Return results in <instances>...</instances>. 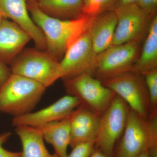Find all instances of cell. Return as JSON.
<instances>
[{
  "mask_svg": "<svg viewBox=\"0 0 157 157\" xmlns=\"http://www.w3.org/2000/svg\"><path fill=\"white\" fill-rule=\"evenodd\" d=\"M15 127L22 144L21 157H58L48 152L42 134L36 128L25 125Z\"/></svg>",
  "mask_w": 157,
  "mask_h": 157,
  "instance_id": "d6986e66",
  "label": "cell"
},
{
  "mask_svg": "<svg viewBox=\"0 0 157 157\" xmlns=\"http://www.w3.org/2000/svg\"><path fill=\"white\" fill-rule=\"evenodd\" d=\"M11 74L10 68L7 65L0 60V87L5 82Z\"/></svg>",
  "mask_w": 157,
  "mask_h": 157,
  "instance_id": "d4e9b609",
  "label": "cell"
},
{
  "mask_svg": "<svg viewBox=\"0 0 157 157\" xmlns=\"http://www.w3.org/2000/svg\"><path fill=\"white\" fill-rule=\"evenodd\" d=\"M34 23L41 29L46 41L45 51L58 61L69 47L89 29L93 17L82 14L77 18L61 20L46 15L33 3H27Z\"/></svg>",
  "mask_w": 157,
  "mask_h": 157,
  "instance_id": "6da1fadb",
  "label": "cell"
},
{
  "mask_svg": "<svg viewBox=\"0 0 157 157\" xmlns=\"http://www.w3.org/2000/svg\"><path fill=\"white\" fill-rule=\"evenodd\" d=\"M118 0H83L82 14L94 17L104 12L113 11Z\"/></svg>",
  "mask_w": 157,
  "mask_h": 157,
  "instance_id": "ffe728a7",
  "label": "cell"
},
{
  "mask_svg": "<svg viewBox=\"0 0 157 157\" xmlns=\"http://www.w3.org/2000/svg\"><path fill=\"white\" fill-rule=\"evenodd\" d=\"M139 41L111 46L98 54L94 74L101 81L132 71L138 57Z\"/></svg>",
  "mask_w": 157,
  "mask_h": 157,
  "instance_id": "ba28073f",
  "label": "cell"
},
{
  "mask_svg": "<svg viewBox=\"0 0 157 157\" xmlns=\"http://www.w3.org/2000/svg\"><path fill=\"white\" fill-rule=\"evenodd\" d=\"M46 89L37 82L11 73L0 87V113L16 117L32 112Z\"/></svg>",
  "mask_w": 157,
  "mask_h": 157,
  "instance_id": "3957f363",
  "label": "cell"
},
{
  "mask_svg": "<svg viewBox=\"0 0 157 157\" xmlns=\"http://www.w3.org/2000/svg\"><path fill=\"white\" fill-rule=\"evenodd\" d=\"M136 4L151 17L157 14V0H138Z\"/></svg>",
  "mask_w": 157,
  "mask_h": 157,
  "instance_id": "603a6c76",
  "label": "cell"
},
{
  "mask_svg": "<svg viewBox=\"0 0 157 157\" xmlns=\"http://www.w3.org/2000/svg\"><path fill=\"white\" fill-rule=\"evenodd\" d=\"M0 13L5 18L12 20L28 33L37 49L46 51L45 36L29 14L26 0H0Z\"/></svg>",
  "mask_w": 157,
  "mask_h": 157,
  "instance_id": "7c38bea8",
  "label": "cell"
},
{
  "mask_svg": "<svg viewBox=\"0 0 157 157\" xmlns=\"http://www.w3.org/2000/svg\"><path fill=\"white\" fill-rule=\"evenodd\" d=\"M44 14L57 19L72 20L82 14L83 0H36L33 3Z\"/></svg>",
  "mask_w": 157,
  "mask_h": 157,
  "instance_id": "ac0fdd59",
  "label": "cell"
},
{
  "mask_svg": "<svg viewBox=\"0 0 157 157\" xmlns=\"http://www.w3.org/2000/svg\"><path fill=\"white\" fill-rule=\"evenodd\" d=\"M117 24V18L114 11H107L93 17L88 32L97 54L112 45Z\"/></svg>",
  "mask_w": 157,
  "mask_h": 157,
  "instance_id": "9a60e30c",
  "label": "cell"
},
{
  "mask_svg": "<svg viewBox=\"0 0 157 157\" xmlns=\"http://www.w3.org/2000/svg\"><path fill=\"white\" fill-rule=\"evenodd\" d=\"M101 82L121 98L130 109L144 118H148L151 109L143 75L130 71Z\"/></svg>",
  "mask_w": 157,
  "mask_h": 157,
  "instance_id": "52a82bcc",
  "label": "cell"
},
{
  "mask_svg": "<svg viewBox=\"0 0 157 157\" xmlns=\"http://www.w3.org/2000/svg\"><path fill=\"white\" fill-rule=\"evenodd\" d=\"M89 157H107V156L101 150L94 147L92 152Z\"/></svg>",
  "mask_w": 157,
  "mask_h": 157,
  "instance_id": "4316f807",
  "label": "cell"
},
{
  "mask_svg": "<svg viewBox=\"0 0 157 157\" xmlns=\"http://www.w3.org/2000/svg\"><path fill=\"white\" fill-rule=\"evenodd\" d=\"M136 157H150V156L148 154V152L147 151H145L141 153V154L138 155Z\"/></svg>",
  "mask_w": 157,
  "mask_h": 157,
  "instance_id": "83f0119b",
  "label": "cell"
},
{
  "mask_svg": "<svg viewBox=\"0 0 157 157\" xmlns=\"http://www.w3.org/2000/svg\"><path fill=\"white\" fill-rule=\"evenodd\" d=\"M66 91L78 99L80 105L102 115L116 95L112 90L90 74L63 80Z\"/></svg>",
  "mask_w": 157,
  "mask_h": 157,
  "instance_id": "8992f818",
  "label": "cell"
},
{
  "mask_svg": "<svg viewBox=\"0 0 157 157\" xmlns=\"http://www.w3.org/2000/svg\"><path fill=\"white\" fill-rule=\"evenodd\" d=\"M10 66L11 73L37 82L46 88L61 76L59 62L37 48L23 49Z\"/></svg>",
  "mask_w": 157,
  "mask_h": 157,
  "instance_id": "277c9868",
  "label": "cell"
},
{
  "mask_svg": "<svg viewBox=\"0 0 157 157\" xmlns=\"http://www.w3.org/2000/svg\"><path fill=\"white\" fill-rule=\"evenodd\" d=\"M113 11L117 18V24L112 45L140 41L152 17L136 4L117 6Z\"/></svg>",
  "mask_w": 157,
  "mask_h": 157,
  "instance_id": "30bf717a",
  "label": "cell"
},
{
  "mask_svg": "<svg viewBox=\"0 0 157 157\" xmlns=\"http://www.w3.org/2000/svg\"><path fill=\"white\" fill-rule=\"evenodd\" d=\"M4 18H5V17H4V16L0 13V24H1V23H2V21L4 19Z\"/></svg>",
  "mask_w": 157,
  "mask_h": 157,
  "instance_id": "f1b7e54d",
  "label": "cell"
},
{
  "mask_svg": "<svg viewBox=\"0 0 157 157\" xmlns=\"http://www.w3.org/2000/svg\"><path fill=\"white\" fill-rule=\"evenodd\" d=\"M143 76L148 91L151 114L157 113V70L145 73Z\"/></svg>",
  "mask_w": 157,
  "mask_h": 157,
  "instance_id": "44dd1931",
  "label": "cell"
},
{
  "mask_svg": "<svg viewBox=\"0 0 157 157\" xmlns=\"http://www.w3.org/2000/svg\"><path fill=\"white\" fill-rule=\"evenodd\" d=\"M31 39L16 23L4 18L0 24V60L11 65Z\"/></svg>",
  "mask_w": 157,
  "mask_h": 157,
  "instance_id": "5bb4252c",
  "label": "cell"
},
{
  "mask_svg": "<svg viewBox=\"0 0 157 157\" xmlns=\"http://www.w3.org/2000/svg\"><path fill=\"white\" fill-rule=\"evenodd\" d=\"M157 70V16H153L148 26V33L140 56L132 71L143 75Z\"/></svg>",
  "mask_w": 157,
  "mask_h": 157,
  "instance_id": "e0dca14e",
  "label": "cell"
},
{
  "mask_svg": "<svg viewBox=\"0 0 157 157\" xmlns=\"http://www.w3.org/2000/svg\"><path fill=\"white\" fill-rule=\"evenodd\" d=\"M101 115L80 105L70 116V146L95 142Z\"/></svg>",
  "mask_w": 157,
  "mask_h": 157,
  "instance_id": "4fadbf2b",
  "label": "cell"
},
{
  "mask_svg": "<svg viewBox=\"0 0 157 157\" xmlns=\"http://www.w3.org/2000/svg\"><path fill=\"white\" fill-rule=\"evenodd\" d=\"M137 1H138V0H118L117 7L136 4Z\"/></svg>",
  "mask_w": 157,
  "mask_h": 157,
  "instance_id": "484cf974",
  "label": "cell"
},
{
  "mask_svg": "<svg viewBox=\"0 0 157 157\" xmlns=\"http://www.w3.org/2000/svg\"><path fill=\"white\" fill-rule=\"evenodd\" d=\"M95 147V142L79 144L73 147L70 154L65 157H89Z\"/></svg>",
  "mask_w": 157,
  "mask_h": 157,
  "instance_id": "7402d4cb",
  "label": "cell"
},
{
  "mask_svg": "<svg viewBox=\"0 0 157 157\" xmlns=\"http://www.w3.org/2000/svg\"><path fill=\"white\" fill-rule=\"evenodd\" d=\"M130 107L116 94L111 104L100 118L95 147L107 157H113L116 144L123 135Z\"/></svg>",
  "mask_w": 157,
  "mask_h": 157,
  "instance_id": "5b68a950",
  "label": "cell"
},
{
  "mask_svg": "<svg viewBox=\"0 0 157 157\" xmlns=\"http://www.w3.org/2000/svg\"><path fill=\"white\" fill-rule=\"evenodd\" d=\"M70 116L62 120L35 127L41 132L44 140L53 146L55 154L58 157H65L67 155L70 140Z\"/></svg>",
  "mask_w": 157,
  "mask_h": 157,
  "instance_id": "2e32d148",
  "label": "cell"
},
{
  "mask_svg": "<svg viewBox=\"0 0 157 157\" xmlns=\"http://www.w3.org/2000/svg\"><path fill=\"white\" fill-rule=\"evenodd\" d=\"M97 56L88 30L69 47L59 62L61 78L64 80L85 73L93 75Z\"/></svg>",
  "mask_w": 157,
  "mask_h": 157,
  "instance_id": "9c48e42d",
  "label": "cell"
},
{
  "mask_svg": "<svg viewBox=\"0 0 157 157\" xmlns=\"http://www.w3.org/2000/svg\"><path fill=\"white\" fill-rule=\"evenodd\" d=\"M36 0H26L27 3H33Z\"/></svg>",
  "mask_w": 157,
  "mask_h": 157,
  "instance_id": "f546056e",
  "label": "cell"
},
{
  "mask_svg": "<svg viewBox=\"0 0 157 157\" xmlns=\"http://www.w3.org/2000/svg\"><path fill=\"white\" fill-rule=\"evenodd\" d=\"M80 105V102L77 98L68 94L39 111L13 117L12 125L37 127L62 120L69 117Z\"/></svg>",
  "mask_w": 157,
  "mask_h": 157,
  "instance_id": "8fae6325",
  "label": "cell"
},
{
  "mask_svg": "<svg viewBox=\"0 0 157 157\" xmlns=\"http://www.w3.org/2000/svg\"><path fill=\"white\" fill-rule=\"evenodd\" d=\"M121 136L113 157H136L145 151L157 157V113L145 119L130 108Z\"/></svg>",
  "mask_w": 157,
  "mask_h": 157,
  "instance_id": "7a4b0ae2",
  "label": "cell"
},
{
  "mask_svg": "<svg viewBox=\"0 0 157 157\" xmlns=\"http://www.w3.org/2000/svg\"><path fill=\"white\" fill-rule=\"evenodd\" d=\"M9 132H4L0 135V157H21V152H12L5 149L3 145L11 136Z\"/></svg>",
  "mask_w": 157,
  "mask_h": 157,
  "instance_id": "cb8c5ba5",
  "label": "cell"
}]
</instances>
